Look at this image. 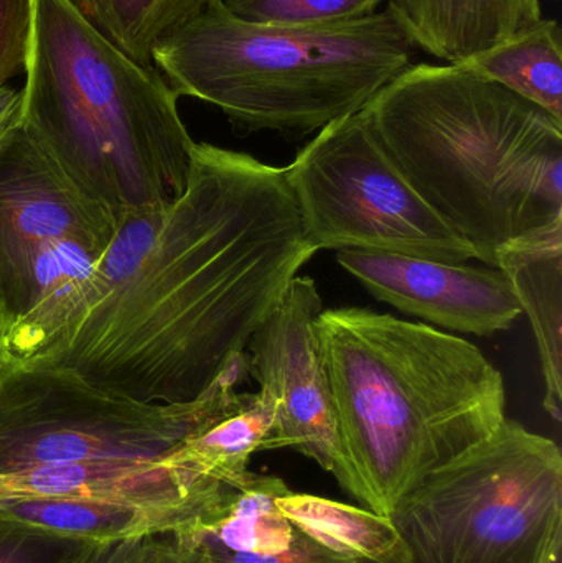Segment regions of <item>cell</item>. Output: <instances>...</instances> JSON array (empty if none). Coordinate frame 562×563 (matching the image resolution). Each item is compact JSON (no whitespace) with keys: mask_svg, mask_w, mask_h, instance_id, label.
<instances>
[{"mask_svg":"<svg viewBox=\"0 0 562 563\" xmlns=\"http://www.w3.org/2000/svg\"><path fill=\"white\" fill-rule=\"evenodd\" d=\"M316 254L284 167L195 144L187 190L144 260L23 363L137 402H194Z\"/></svg>","mask_w":562,"mask_h":563,"instance_id":"6da1fadb","label":"cell"},{"mask_svg":"<svg viewBox=\"0 0 562 563\" xmlns=\"http://www.w3.org/2000/svg\"><path fill=\"white\" fill-rule=\"evenodd\" d=\"M317 340L335 423V476L392 516L426 476L507 419L500 371L471 341L372 308H323Z\"/></svg>","mask_w":562,"mask_h":563,"instance_id":"7a4b0ae2","label":"cell"},{"mask_svg":"<svg viewBox=\"0 0 562 563\" xmlns=\"http://www.w3.org/2000/svg\"><path fill=\"white\" fill-rule=\"evenodd\" d=\"M365 111L406 180L488 267L562 218V121L498 82L419 63Z\"/></svg>","mask_w":562,"mask_h":563,"instance_id":"3957f363","label":"cell"},{"mask_svg":"<svg viewBox=\"0 0 562 563\" xmlns=\"http://www.w3.org/2000/svg\"><path fill=\"white\" fill-rule=\"evenodd\" d=\"M23 129L118 221L187 190L194 148L178 96L73 0H33Z\"/></svg>","mask_w":562,"mask_h":563,"instance_id":"277c9868","label":"cell"},{"mask_svg":"<svg viewBox=\"0 0 562 563\" xmlns=\"http://www.w3.org/2000/svg\"><path fill=\"white\" fill-rule=\"evenodd\" d=\"M415 43L389 7L316 26L241 20L223 0L152 49L170 88L220 109L243 132H319L362 111L411 66Z\"/></svg>","mask_w":562,"mask_h":563,"instance_id":"5b68a950","label":"cell"},{"mask_svg":"<svg viewBox=\"0 0 562 563\" xmlns=\"http://www.w3.org/2000/svg\"><path fill=\"white\" fill-rule=\"evenodd\" d=\"M389 518L409 563H541L562 538V453L505 419L426 476Z\"/></svg>","mask_w":562,"mask_h":563,"instance_id":"8992f818","label":"cell"},{"mask_svg":"<svg viewBox=\"0 0 562 563\" xmlns=\"http://www.w3.org/2000/svg\"><path fill=\"white\" fill-rule=\"evenodd\" d=\"M118 228V218L85 194L25 129L0 145L5 363L35 357L75 313Z\"/></svg>","mask_w":562,"mask_h":563,"instance_id":"52a82bcc","label":"cell"},{"mask_svg":"<svg viewBox=\"0 0 562 563\" xmlns=\"http://www.w3.org/2000/svg\"><path fill=\"white\" fill-rule=\"evenodd\" d=\"M244 351L188 404L111 396L68 371L33 363L0 367V475L99 460L167 459L185 440L236 412L253 393Z\"/></svg>","mask_w":562,"mask_h":563,"instance_id":"ba28073f","label":"cell"},{"mask_svg":"<svg viewBox=\"0 0 562 563\" xmlns=\"http://www.w3.org/2000/svg\"><path fill=\"white\" fill-rule=\"evenodd\" d=\"M284 175L317 253L366 251L451 264L475 260L386 154L365 108L320 129Z\"/></svg>","mask_w":562,"mask_h":563,"instance_id":"9c48e42d","label":"cell"},{"mask_svg":"<svg viewBox=\"0 0 562 563\" xmlns=\"http://www.w3.org/2000/svg\"><path fill=\"white\" fill-rule=\"evenodd\" d=\"M323 301L316 282L294 277L247 341V369L274 406L266 450L293 449L326 472H335L332 404L317 340Z\"/></svg>","mask_w":562,"mask_h":563,"instance_id":"30bf717a","label":"cell"},{"mask_svg":"<svg viewBox=\"0 0 562 563\" xmlns=\"http://www.w3.org/2000/svg\"><path fill=\"white\" fill-rule=\"evenodd\" d=\"M337 263L376 300L434 328L494 336L510 330L521 314L507 277L497 267L366 251H339Z\"/></svg>","mask_w":562,"mask_h":563,"instance_id":"8fae6325","label":"cell"},{"mask_svg":"<svg viewBox=\"0 0 562 563\" xmlns=\"http://www.w3.org/2000/svg\"><path fill=\"white\" fill-rule=\"evenodd\" d=\"M233 486L198 475L167 459L99 460L35 466L0 475V501L95 499L135 505L213 509Z\"/></svg>","mask_w":562,"mask_h":563,"instance_id":"7c38bea8","label":"cell"},{"mask_svg":"<svg viewBox=\"0 0 562 563\" xmlns=\"http://www.w3.org/2000/svg\"><path fill=\"white\" fill-rule=\"evenodd\" d=\"M289 486L247 473L217 508L172 534L181 563H310L312 545L280 512Z\"/></svg>","mask_w":562,"mask_h":563,"instance_id":"4fadbf2b","label":"cell"},{"mask_svg":"<svg viewBox=\"0 0 562 563\" xmlns=\"http://www.w3.org/2000/svg\"><path fill=\"white\" fill-rule=\"evenodd\" d=\"M495 267L507 277L537 340L543 406L562 420V218L505 244Z\"/></svg>","mask_w":562,"mask_h":563,"instance_id":"5bb4252c","label":"cell"},{"mask_svg":"<svg viewBox=\"0 0 562 563\" xmlns=\"http://www.w3.org/2000/svg\"><path fill=\"white\" fill-rule=\"evenodd\" d=\"M418 48L461 63L543 19L541 0H389Z\"/></svg>","mask_w":562,"mask_h":563,"instance_id":"9a60e30c","label":"cell"},{"mask_svg":"<svg viewBox=\"0 0 562 563\" xmlns=\"http://www.w3.org/2000/svg\"><path fill=\"white\" fill-rule=\"evenodd\" d=\"M0 512L82 541L112 542L174 534L208 511L187 505H135L53 498L0 501Z\"/></svg>","mask_w":562,"mask_h":563,"instance_id":"2e32d148","label":"cell"},{"mask_svg":"<svg viewBox=\"0 0 562 563\" xmlns=\"http://www.w3.org/2000/svg\"><path fill=\"white\" fill-rule=\"evenodd\" d=\"M280 512L313 541L362 563H409L408 549L389 516L320 496L287 492Z\"/></svg>","mask_w":562,"mask_h":563,"instance_id":"e0dca14e","label":"cell"},{"mask_svg":"<svg viewBox=\"0 0 562 563\" xmlns=\"http://www.w3.org/2000/svg\"><path fill=\"white\" fill-rule=\"evenodd\" d=\"M458 65L498 82L562 121V33L557 19L543 16Z\"/></svg>","mask_w":562,"mask_h":563,"instance_id":"ac0fdd59","label":"cell"},{"mask_svg":"<svg viewBox=\"0 0 562 563\" xmlns=\"http://www.w3.org/2000/svg\"><path fill=\"white\" fill-rule=\"evenodd\" d=\"M274 416V406L266 397L251 394L241 409L185 440L168 460L234 488L250 473L251 456L263 452Z\"/></svg>","mask_w":562,"mask_h":563,"instance_id":"d6986e66","label":"cell"},{"mask_svg":"<svg viewBox=\"0 0 562 563\" xmlns=\"http://www.w3.org/2000/svg\"><path fill=\"white\" fill-rule=\"evenodd\" d=\"M82 15L125 55L152 65V49L197 16L211 0H73Z\"/></svg>","mask_w":562,"mask_h":563,"instance_id":"ffe728a7","label":"cell"},{"mask_svg":"<svg viewBox=\"0 0 562 563\" xmlns=\"http://www.w3.org/2000/svg\"><path fill=\"white\" fill-rule=\"evenodd\" d=\"M385 0H223L241 20L264 25L316 26L378 12Z\"/></svg>","mask_w":562,"mask_h":563,"instance_id":"44dd1931","label":"cell"},{"mask_svg":"<svg viewBox=\"0 0 562 563\" xmlns=\"http://www.w3.org/2000/svg\"><path fill=\"white\" fill-rule=\"evenodd\" d=\"M89 544L0 512V563H71Z\"/></svg>","mask_w":562,"mask_h":563,"instance_id":"7402d4cb","label":"cell"},{"mask_svg":"<svg viewBox=\"0 0 562 563\" xmlns=\"http://www.w3.org/2000/svg\"><path fill=\"white\" fill-rule=\"evenodd\" d=\"M32 15L33 0H0V88L25 69Z\"/></svg>","mask_w":562,"mask_h":563,"instance_id":"603a6c76","label":"cell"},{"mask_svg":"<svg viewBox=\"0 0 562 563\" xmlns=\"http://www.w3.org/2000/svg\"><path fill=\"white\" fill-rule=\"evenodd\" d=\"M71 563H181L172 534L91 542Z\"/></svg>","mask_w":562,"mask_h":563,"instance_id":"cb8c5ba5","label":"cell"},{"mask_svg":"<svg viewBox=\"0 0 562 563\" xmlns=\"http://www.w3.org/2000/svg\"><path fill=\"white\" fill-rule=\"evenodd\" d=\"M23 128V91L10 86L0 88V145Z\"/></svg>","mask_w":562,"mask_h":563,"instance_id":"d4e9b609","label":"cell"},{"mask_svg":"<svg viewBox=\"0 0 562 563\" xmlns=\"http://www.w3.org/2000/svg\"><path fill=\"white\" fill-rule=\"evenodd\" d=\"M541 563H562V538L554 542L553 548L548 551L547 558Z\"/></svg>","mask_w":562,"mask_h":563,"instance_id":"484cf974","label":"cell"},{"mask_svg":"<svg viewBox=\"0 0 562 563\" xmlns=\"http://www.w3.org/2000/svg\"><path fill=\"white\" fill-rule=\"evenodd\" d=\"M7 354H5V341H3L2 327H0V367L5 364Z\"/></svg>","mask_w":562,"mask_h":563,"instance_id":"4316f807","label":"cell"}]
</instances>
